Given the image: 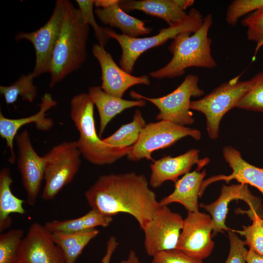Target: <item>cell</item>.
Returning a JSON list of instances; mask_svg holds the SVG:
<instances>
[{"label":"cell","instance_id":"8992f818","mask_svg":"<svg viewBox=\"0 0 263 263\" xmlns=\"http://www.w3.org/2000/svg\"><path fill=\"white\" fill-rule=\"evenodd\" d=\"M242 74L214 89L202 98L190 101V110L203 113L206 119L207 130L212 140L218 138L220 124L223 116L236 108L240 99L248 90L250 80H241Z\"/></svg>","mask_w":263,"mask_h":263},{"label":"cell","instance_id":"9a60e30c","mask_svg":"<svg viewBox=\"0 0 263 263\" xmlns=\"http://www.w3.org/2000/svg\"><path fill=\"white\" fill-rule=\"evenodd\" d=\"M18 263H66L52 234L38 223L31 224L19 246Z\"/></svg>","mask_w":263,"mask_h":263},{"label":"cell","instance_id":"52a82bcc","mask_svg":"<svg viewBox=\"0 0 263 263\" xmlns=\"http://www.w3.org/2000/svg\"><path fill=\"white\" fill-rule=\"evenodd\" d=\"M76 141H64L43 155L45 169L42 198L53 200L73 180L81 164Z\"/></svg>","mask_w":263,"mask_h":263},{"label":"cell","instance_id":"7c38bea8","mask_svg":"<svg viewBox=\"0 0 263 263\" xmlns=\"http://www.w3.org/2000/svg\"><path fill=\"white\" fill-rule=\"evenodd\" d=\"M188 213L176 249L191 258L203 260L210 255L214 247L212 219L210 215L199 211Z\"/></svg>","mask_w":263,"mask_h":263},{"label":"cell","instance_id":"ab89813d","mask_svg":"<svg viewBox=\"0 0 263 263\" xmlns=\"http://www.w3.org/2000/svg\"><path fill=\"white\" fill-rule=\"evenodd\" d=\"M119 0H95L94 5L97 8H105L118 2Z\"/></svg>","mask_w":263,"mask_h":263},{"label":"cell","instance_id":"7a4b0ae2","mask_svg":"<svg viewBox=\"0 0 263 263\" xmlns=\"http://www.w3.org/2000/svg\"><path fill=\"white\" fill-rule=\"evenodd\" d=\"M90 27L83 20L79 10L68 1L61 31L48 69L51 76L50 88L78 69L85 61Z\"/></svg>","mask_w":263,"mask_h":263},{"label":"cell","instance_id":"4fadbf2b","mask_svg":"<svg viewBox=\"0 0 263 263\" xmlns=\"http://www.w3.org/2000/svg\"><path fill=\"white\" fill-rule=\"evenodd\" d=\"M15 140L18 148V168L26 193L27 202L30 206H34L44 180V159L35 151L27 130L18 133Z\"/></svg>","mask_w":263,"mask_h":263},{"label":"cell","instance_id":"2e32d148","mask_svg":"<svg viewBox=\"0 0 263 263\" xmlns=\"http://www.w3.org/2000/svg\"><path fill=\"white\" fill-rule=\"evenodd\" d=\"M92 50L101 68L102 83L100 87L106 93L122 98L126 91L131 87L150 84L148 75L134 76L122 69L115 62L111 55L106 51L104 46L94 44Z\"/></svg>","mask_w":263,"mask_h":263},{"label":"cell","instance_id":"4316f807","mask_svg":"<svg viewBox=\"0 0 263 263\" xmlns=\"http://www.w3.org/2000/svg\"><path fill=\"white\" fill-rule=\"evenodd\" d=\"M35 77L32 72L27 75H22L9 86H0V93L3 96L6 103L14 104L19 97L24 101L33 102L38 94L37 87L33 82Z\"/></svg>","mask_w":263,"mask_h":263},{"label":"cell","instance_id":"603a6c76","mask_svg":"<svg viewBox=\"0 0 263 263\" xmlns=\"http://www.w3.org/2000/svg\"><path fill=\"white\" fill-rule=\"evenodd\" d=\"M119 2L107 8H96L94 12L98 19L105 25L117 28L122 34L132 38H138L151 32L152 28L146 26L144 21L122 9Z\"/></svg>","mask_w":263,"mask_h":263},{"label":"cell","instance_id":"8d00e7d4","mask_svg":"<svg viewBox=\"0 0 263 263\" xmlns=\"http://www.w3.org/2000/svg\"><path fill=\"white\" fill-rule=\"evenodd\" d=\"M99 233L98 230L96 228L93 229L87 237L77 244L63 251L66 263H75L77 259L81 254L84 248L92 240L98 235Z\"/></svg>","mask_w":263,"mask_h":263},{"label":"cell","instance_id":"836d02e7","mask_svg":"<svg viewBox=\"0 0 263 263\" xmlns=\"http://www.w3.org/2000/svg\"><path fill=\"white\" fill-rule=\"evenodd\" d=\"M229 251L224 263H246L245 256L248 251L245 247L244 241L237 235L235 230L228 231Z\"/></svg>","mask_w":263,"mask_h":263},{"label":"cell","instance_id":"ba28073f","mask_svg":"<svg viewBox=\"0 0 263 263\" xmlns=\"http://www.w3.org/2000/svg\"><path fill=\"white\" fill-rule=\"evenodd\" d=\"M199 80L198 76L188 75L173 91L159 97H146L133 91L130 93V95L134 99L148 101L155 105L159 110L157 120L186 126L194 122L190 108L191 98L204 94V90L199 86Z\"/></svg>","mask_w":263,"mask_h":263},{"label":"cell","instance_id":"f1b7e54d","mask_svg":"<svg viewBox=\"0 0 263 263\" xmlns=\"http://www.w3.org/2000/svg\"><path fill=\"white\" fill-rule=\"evenodd\" d=\"M21 229H12L0 234V263H18V254L24 238Z\"/></svg>","mask_w":263,"mask_h":263},{"label":"cell","instance_id":"5bb4252c","mask_svg":"<svg viewBox=\"0 0 263 263\" xmlns=\"http://www.w3.org/2000/svg\"><path fill=\"white\" fill-rule=\"evenodd\" d=\"M234 200H242L248 205L249 209L242 211L246 213L248 217L257 213L263 218V206L261 204V201L250 192L247 185L241 183L229 186L224 185L216 200L209 204H200L201 207L210 214L213 223L212 237L225 230H231L226 225L225 220L228 206Z\"/></svg>","mask_w":263,"mask_h":263},{"label":"cell","instance_id":"3957f363","mask_svg":"<svg viewBox=\"0 0 263 263\" xmlns=\"http://www.w3.org/2000/svg\"><path fill=\"white\" fill-rule=\"evenodd\" d=\"M213 22L212 16L204 17L200 28L195 32H183L177 35L168 47L172 56L163 67L150 73L153 78H174L183 75L190 67L213 69L217 63L211 54L212 39L208 32Z\"/></svg>","mask_w":263,"mask_h":263},{"label":"cell","instance_id":"e575fe53","mask_svg":"<svg viewBox=\"0 0 263 263\" xmlns=\"http://www.w3.org/2000/svg\"><path fill=\"white\" fill-rule=\"evenodd\" d=\"M150 263H203L175 249L159 252L152 257Z\"/></svg>","mask_w":263,"mask_h":263},{"label":"cell","instance_id":"f35d334b","mask_svg":"<svg viewBox=\"0 0 263 263\" xmlns=\"http://www.w3.org/2000/svg\"><path fill=\"white\" fill-rule=\"evenodd\" d=\"M245 261L246 263H263V256L249 249L245 256Z\"/></svg>","mask_w":263,"mask_h":263},{"label":"cell","instance_id":"d590c367","mask_svg":"<svg viewBox=\"0 0 263 263\" xmlns=\"http://www.w3.org/2000/svg\"><path fill=\"white\" fill-rule=\"evenodd\" d=\"M93 229L76 233H53L52 234L54 242L63 252L77 244L87 237Z\"/></svg>","mask_w":263,"mask_h":263},{"label":"cell","instance_id":"5b68a950","mask_svg":"<svg viewBox=\"0 0 263 263\" xmlns=\"http://www.w3.org/2000/svg\"><path fill=\"white\" fill-rule=\"evenodd\" d=\"M204 17L197 9L192 8L184 20L161 29L153 36L145 38H132L118 34L108 27L107 33L111 38L114 39L119 44L122 54L119 61V66L128 73L132 74L135 64L140 56L146 51L161 45L168 40L173 39L183 32L193 33L203 22Z\"/></svg>","mask_w":263,"mask_h":263},{"label":"cell","instance_id":"9c48e42d","mask_svg":"<svg viewBox=\"0 0 263 263\" xmlns=\"http://www.w3.org/2000/svg\"><path fill=\"white\" fill-rule=\"evenodd\" d=\"M187 136L199 140L201 133L196 129L166 120L149 123L142 130L137 142L132 146L127 158L131 161L143 159L153 161V152L169 148Z\"/></svg>","mask_w":263,"mask_h":263},{"label":"cell","instance_id":"277c9868","mask_svg":"<svg viewBox=\"0 0 263 263\" xmlns=\"http://www.w3.org/2000/svg\"><path fill=\"white\" fill-rule=\"evenodd\" d=\"M94 106L88 93H80L71 99L70 116L79 132L77 147L81 155L90 163L95 165L111 164L127 156L132 146L115 148L101 139L96 130Z\"/></svg>","mask_w":263,"mask_h":263},{"label":"cell","instance_id":"8fae6325","mask_svg":"<svg viewBox=\"0 0 263 263\" xmlns=\"http://www.w3.org/2000/svg\"><path fill=\"white\" fill-rule=\"evenodd\" d=\"M184 219L168 206H161L143 228L147 253L153 257L164 251L176 248Z\"/></svg>","mask_w":263,"mask_h":263},{"label":"cell","instance_id":"30bf717a","mask_svg":"<svg viewBox=\"0 0 263 263\" xmlns=\"http://www.w3.org/2000/svg\"><path fill=\"white\" fill-rule=\"evenodd\" d=\"M68 0H57L48 21L39 29L32 32H20L16 40L26 39L33 44L36 53L33 71L35 77L48 72L53 52L58 39Z\"/></svg>","mask_w":263,"mask_h":263},{"label":"cell","instance_id":"ffe728a7","mask_svg":"<svg viewBox=\"0 0 263 263\" xmlns=\"http://www.w3.org/2000/svg\"><path fill=\"white\" fill-rule=\"evenodd\" d=\"M197 167L192 172H189L178 179L174 185L173 191L162 198L159 203L161 206L177 203L182 205L188 212L199 211L198 198L200 189L207 171Z\"/></svg>","mask_w":263,"mask_h":263},{"label":"cell","instance_id":"83f0119b","mask_svg":"<svg viewBox=\"0 0 263 263\" xmlns=\"http://www.w3.org/2000/svg\"><path fill=\"white\" fill-rule=\"evenodd\" d=\"M250 85L237 103L236 108L263 113V70L250 79Z\"/></svg>","mask_w":263,"mask_h":263},{"label":"cell","instance_id":"1f68e13d","mask_svg":"<svg viewBox=\"0 0 263 263\" xmlns=\"http://www.w3.org/2000/svg\"><path fill=\"white\" fill-rule=\"evenodd\" d=\"M263 8V0H234L228 6L225 20L231 26H235L244 16Z\"/></svg>","mask_w":263,"mask_h":263},{"label":"cell","instance_id":"d6a6232c","mask_svg":"<svg viewBox=\"0 0 263 263\" xmlns=\"http://www.w3.org/2000/svg\"><path fill=\"white\" fill-rule=\"evenodd\" d=\"M75 1L78 6L83 20L92 27L98 44L105 46L111 38L107 33L108 27L100 26L95 20L93 13L94 0H76Z\"/></svg>","mask_w":263,"mask_h":263},{"label":"cell","instance_id":"cb8c5ba5","mask_svg":"<svg viewBox=\"0 0 263 263\" xmlns=\"http://www.w3.org/2000/svg\"><path fill=\"white\" fill-rule=\"evenodd\" d=\"M113 220L108 216L91 209L84 215L75 219L64 220H54L47 222L45 228L51 233H76L95 228L97 226L106 227Z\"/></svg>","mask_w":263,"mask_h":263},{"label":"cell","instance_id":"4dcf8cb0","mask_svg":"<svg viewBox=\"0 0 263 263\" xmlns=\"http://www.w3.org/2000/svg\"><path fill=\"white\" fill-rule=\"evenodd\" d=\"M242 25L246 28L248 40L256 43L253 57L263 46V8L245 16L242 20Z\"/></svg>","mask_w":263,"mask_h":263},{"label":"cell","instance_id":"7402d4cb","mask_svg":"<svg viewBox=\"0 0 263 263\" xmlns=\"http://www.w3.org/2000/svg\"><path fill=\"white\" fill-rule=\"evenodd\" d=\"M119 5L127 13L138 10L160 18L169 26L182 21L188 16L175 0H120Z\"/></svg>","mask_w":263,"mask_h":263},{"label":"cell","instance_id":"484cf974","mask_svg":"<svg viewBox=\"0 0 263 263\" xmlns=\"http://www.w3.org/2000/svg\"><path fill=\"white\" fill-rule=\"evenodd\" d=\"M146 122L139 109L135 111L132 120L122 125L109 136L102 139L106 144L113 147L124 148L132 146L137 141Z\"/></svg>","mask_w":263,"mask_h":263},{"label":"cell","instance_id":"60d3db41","mask_svg":"<svg viewBox=\"0 0 263 263\" xmlns=\"http://www.w3.org/2000/svg\"><path fill=\"white\" fill-rule=\"evenodd\" d=\"M120 263H141L136 253L132 250L129 252L128 258L122 260Z\"/></svg>","mask_w":263,"mask_h":263},{"label":"cell","instance_id":"d4e9b609","mask_svg":"<svg viewBox=\"0 0 263 263\" xmlns=\"http://www.w3.org/2000/svg\"><path fill=\"white\" fill-rule=\"evenodd\" d=\"M13 182L10 169L2 168L0 171V232L9 228L12 220L10 215L13 213L24 214V201L16 197L12 192Z\"/></svg>","mask_w":263,"mask_h":263},{"label":"cell","instance_id":"44dd1931","mask_svg":"<svg viewBox=\"0 0 263 263\" xmlns=\"http://www.w3.org/2000/svg\"><path fill=\"white\" fill-rule=\"evenodd\" d=\"M96 106L99 117V136L101 137L109 122L126 109L134 107H143L146 104L143 99L127 100L105 92L100 86H92L88 91Z\"/></svg>","mask_w":263,"mask_h":263},{"label":"cell","instance_id":"74e56055","mask_svg":"<svg viewBox=\"0 0 263 263\" xmlns=\"http://www.w3.org/2000/svg\"><path fill=\"white\" fill-rule=\"evenodd\" d=\"M116 237L111 236L107 241L106 251L101 259V263H110L112 256L118 245Z\"/></svg>","mask_w":263,"mask_h":263},{"label":"cell","instance_id":"6da1fadb","mask_svg":"<svg viewBox=\"0 0 263 263\" xmlns=\"http://www.w3.org/2000/svg\"><path fill=\"white\" fill-rule=\"evenodd\" d=\"M143 174L134 172L100 176L85 192L91 209L113 217L132 216L143 229L161 207Z\"/></svg>","mask_w":263,"mask_h":263},{"label":"cell","instance_id":"ac0fdd59","mask_svg":"<svg viewBox=\"0 0 263 263\" xmlns=\"http://www.w3.org/2000/svg\"><path fill=\"white\" fill-rule=\"evenodd\" d=\"M222 152L224 159L232 171L229 175H216L204 180L200 189V197L203 195L206 188L211 183L224 181L228 184L232 180L253 186L263 195V168L247 162L242 157L241 152L231 146H225Z\"/></svg>","mask_w":263,"mask_h":263},{"label":"cell","instance_id":"b9f144b4","mask_svg":"<svg viewBox=\"0 0 263 263\" xmlns=\"http://www.w3.org/2000/svg\"><path fill=\"white\" fill-rule=\"evenodd\" d=\"M176 3L183 10H186L188 7L193 5L194 3L193 0H175Z\"/></svg>","mask_w":263,"mask_h":263},{"label":"cell","instance_id":"f546056e","mask_svg":"<svg viewBox=\"0 0 263 263\" xmlns=\"http://www.w3.org/2000/svg\"><path fill=\"white\" fill-rule=\"evenodd\" d=\"M249 218L252 221L251 225L243 226V230H235V232L245 238L244 241L249 250L263 256V218L257 213Z\"/></svg>","mask_w":263,"mask_h":263},{"label":"cell","instance_id":"d6986e66","mask_svg":"<svg viewBox=\"0 0 263 263\" xmlns=\"http://www.w3.org/2000/svg\"><path fill=\"white\" fill-rule=\"evenodd\" d=\"M57 102L49 93H45L41 99L38 113L29 116L19 118H9L0 112V136L6 141L10 152V163L14 164L16 155L14 149V141L19 129L27 124L34 123L36 128L41 131H47L54 125L53 120L47 117V112L56 106Z\"/></svg>","mask_w":263,"mask_h":263},{"label":"cell","instance_id":"e0dca14e","mask_svg":"<svg viewBox=\"0 0 263 263\" xmlns=\"http://www.w3.org/2000/svg\"><path fill=\"white\" fill-rule=\"evenodd\" d=\"M199 150L192 149L177 156L168 155L154 160L150 165V185L157 188L167 181L175 183L179 177L189 172L195 164L202 169L209 163V159H199Z\"/></svg>","mask_w":263,"mask_h":263}]
</instances>
